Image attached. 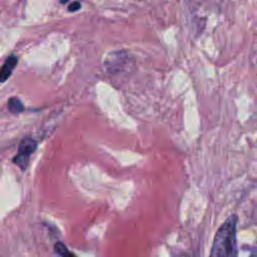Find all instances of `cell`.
<instances>
[{
	"label": "cell",
	"instance_id": "obj_1",
	"mask_svg": "<svg viewBox=\"0 0 257 257\" xmlns=\"http://www.w3.org/2000/svg\"><path fill=\"white\" fill-rule=\"evenodd\" d=\"M237 216H230L217 230L209 257H238L236 244Z\"/></svg>",
	"mask_w": 257,
	"mask_h": 257
},
{
	"label": "cell",
	"instance_id": "obj_3",
	"mask_svg": "<svg viewBox=\"0 0 257 257\" xmlns=\"http://www.w3.org/2000/svg\"><path fill=\"white\" fill-rule=\"evenodd\" d=\"M18 62V56L15 54H10L4 60L1 70H0V80L1 82H5L11 75L13 69L16 67Z\"/></svg>",
	"mask_w": 257,
	"mask_h": 257
},
{
	"label": "cell",
	"instance_id": "obj_2",
	"mask_svg": "<svg viewBox=\"0 0 257 257\" xmlns=\"http://www.w3.org/2000/svg\"><path fill=\"white\" fill-rule=\"evenodd\" d=\"M36 148L37 142L34 139L29 137L22 139L18 146L17 154L12 159V162L16 164L21 169V171H25L28 166L30 156L32 155V153H34Z\"/></svg>",
	"mask_w": 257,
	"mask_h": 257
},
{
	"label": "cell",
	"instance_id": "obj_6",
	"mask_svg": "<svg viewBox=\"0 0 257 257\" xmlns=\"http://www.w3.org/2000/svg\"><path fill=\"white\" fill-rule=\"evenodd\" d=\"M81 8V3L80 2H77V1H73V2H70L69 3V5H68V7H67V9H68V11H72V12H74V11H77V10H79Z\"/></svg>",
	"mask_w": 257,
	"mask_h": 257
},
{
	"label": "cell",
	"instance_id": "obj_4",
	"mask_svg": "<svg viewBox=\"0 0 257 257\" xmlns=\"http://www.w3.org/2000/svg\"><path fill=\"white\" fill-rule=\"evenodd\" d=\"M7 107L9 109V111L14 113V114L20 113L24 110V105H23L22 101L20 100V98H18L17 96H11L8 99Z\"/></svg>",
	"mask_w": 257,
	"mask_h": 257
},
{
	"label": "cell",
	"instance_id": "obj_5",
	"mask_svg": "<svg viewBox=\"0 0 257 257\" xmlns=\"http://www.w3.org/2000/svg\"><path fill=\"white\" fill-rule=\"evenodd\" d=\"M54 252L59 257H76V255L73 252H71L62 242H56L54 244Z\"/></svg>",
	"mask_w": 257,
	"mask_h": 257
}]
</instances>
